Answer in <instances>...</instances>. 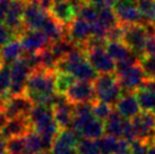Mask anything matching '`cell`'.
Listing matches in <instances>:
<instances>
[{
    "instance_id": "44",
    "label": "cell",
    "mask_w": 155,
    "mask_h": 154,
    "mask_svg": "<svg viewBox=\"0 0 155 154\" xmlns=\"http://www.w3.org/2000/svg\"><path fill=\"white\" fill-rule=\"evenodd\" d=\"M0 154H7L6 152H4V151H0Z\"/></svg>"
},
{
    "instance_id": "1",
    "label": "cell",
    "mask_w": 155,
    "mask_h": 154,
    "mask_svg": "<svg viewBox=\"0 0 155 154\" xmlns=\"http://www.w3.org/2000/svg\"><path fill=\"white\" fill-rule=\"evenodd\" d=\"M56 70L69 74L77 81L94 82L99 76L87 60L85 50L79 47L73 49L67 56L59 60Z\"/></svg>"
},
{
    "instance_id": "33",
    "label": "cell",
    "mask_w": 155,
    "mask_h": 154,
    "mask_svg": "<svg viewBox=\"0 0 155 154\" xmlns=\"http://www.w3.org/2000/svg\"><path fill=\"white\" fill-rule=\"evenodd\" d=\"M139 65L147 79H155V56L145 55L139 59Z\"/></svg>"
},
{
    "instance_id": "10",
    "label": "cell",
    "mask_w": 155,
    "mask_h": 154,
    "mask_svg": "<svg viewBox=\"0 0 155 154\" xmlns=\"http://www.w3.org/2000/svg\"><path fill=\"white\" fill-rule=\"evenodd\" d=\"M10 72H12V86L9 90L10 96L26 94V84L30 77L32 69L28 67L26 61L22 58L14 61L10 65Z\"/></svg>"
},
{
    "instance_id": "13",
    "label": "cell",
    "mask_w": 155,
    "mask_h": 154,
    "mask_svg": "<svg viewBox=\"0 0 155 154\" xmlns=\"http://www.w3.org/2000/svg\"><path fill=\"white\" fill-rule=\"evenodd\" d=\"M65 96L69 102L73 104L94 102L96 101L94 84H93V82L76 81L67 90Z\"/></svg>"
},
{
    "instance_id": "48",
    "label": "cell",
    "mask_w": 155,
    "mask_h": 154,
    "mask_svg": "<svg viewBox=\"0 0 155 154\" xmlns=\"http://www.w3.org/2000/svg\"><path fill=\"white\" fill-rule=\"evenodd\" d=\"M35 1H36V0H35Z\"/></svg>"
},
{
    "instance_id": "6",
    "label": "cell",
    "mask_w": 155,
    "mask_h": 154,
    "mask_svg": "<svg viewBox=\"0 0 155 154\" xmlns=\"http://www.w3.org/2000/svg\"><path fill=\"white\" fill-rule=\"evenodd\" d=\"M124 26L122 42L134 52V55L140 59L145 56V44L150 33L154 32L153 26L144 24H133Z\"/></svg>"
},
{
    "instance_id": "11",
    "label": "cell",
    "mask_w": 155,
    "mask_h": 154,
    "mask_svg": "<svg viewBox=\"0 0 155 154\" xmlns=\"http://www.w3.org/2000/svg\"><path fill=\"white\" fill-rule=\"evenodd\" d=\"M51 17L49 10L40 6L34 0H27L23 15V23L28 30H42L48 19Z\"/></svg>"
},
{
    "instance_id": "3",
    "label": "cell",
    "mask_w": 155,
    "mask_h": 154,
    "mask_svg": "<svg viewBox=\"0 0 155 154\" xmlns=\"http://www.w3.org/2000/svg\"><path fill=\"white\" fill-rule=\"evenodd\" d=\"M114 74L124 92L135 93L136 91L142 89L143 84L146 81V76L138 62L137 57L117 62Z\"/></svg>"
},
{
    "instance_id": "8",
    "label": "cell",
    "mask_w": 155,
    "mask_h": 154,
    "mask_svg": "<svg viewBox=\"0 0 155 154\" xmlns=\"http://www.w3.org/2000/svg\"><path fill=\"white\" fill-rule=\"evenodd\" d=\"M112 9L116 14L118 23L121 25L143 24L137 0H113Z\"/></svg>"
},
{
    "instance_id": "49",
    "label": "cell",
    "mask_w": 155,
    "mask_h": 154,
    "mask_svg": "<svg viewBox=\"0 0 155 154\" xmlns=\"http://www.w3.org/2000/svg\"><path fill=\"white\" fill-rule=\"evenodd\" d=\"M0 65H1V64H0Z\"/></svg>"
},
{
    "instance_id": "27",
    "label": "cell",
    "mask_w": 155,
    "mask_h": 154,
    "mask_svg": "<svg viewBox=\"0 0 155 154\" xmlns=\"http://www.w3.org/2000/svg\"><path fill=\"white\" fill-rule=\"evenodd\" d=\"M135 93H136L138 103L140 105V109H143V111L155 113V93L143 90V89H139Z\"/></svg>"
},
{
    "instance_id": "24",
    "label": "cell",
    "mask_w": 155,
    "mask_h": 154,
    "mask_svg": "<svg viewBox=\"0 0 155 154\" xmlns=\"http://www.w3.org/2000/svg\"><path fill=\"white\" fill-rule=\"evenodd\" d=\"M12 86V72L8 65H0V100L6 102L10 95L9 90Z\"/></svg>"
},
{
    "instance_id": "38",
    "label": "cell",
    "mask_w": 155,
    "mask_h": 154,
    "mask_svg": "<svg viewBox=\"0 0 155 154\" xmlns=\"http://www.w3.org/2000/svg\"><path fill=\"white\" fill-rule=\"evenodd\" d=\"M142 89L143 90H146V91H150V92L155 93V79H147L146 78L145 83L143 84Z\"/></svg>"
},
{
    "instance_id": "12",
    "label": "cell",
    "mask_w": 155,
    "mask_h": 154,
    "mask_svg": "<svg viewBox=\"0 0 155 154\" xmlns=\"http://www.w3.org/2000/svg\"><path fill=\"white\" fill-rule=\"evenodd\" d=\"M67 38L75 45L84 49L86 43L93 38V26L90 22L77 16L73 21V23L68 25Z\"/></svg>"
},
{
    "instance_id": "36",
    "label": "cell",
    "mask_w": 155,
    "mask_h": 154,
    "mask_svg": "<svg viewBox=\"0 0 155 154\" xmlns=\"http://www.w3.org/2000/svg\"><path fill=\"white\" fill-rule=\"evenodd\" d=\"M145 55L155 56V33H150L145 44Z\"/></svg>"
},
{
    "instance_id": "19",
    "label": "cell",
    "mask_w": 155,
    "mask_h": 154,
    "mask_svg": "<svg viewBox=\"0 0 155 154\" xmlns=\"http://www.w3.org/2000/svg\"><path fill=\"white\" fill-rule=\"evenodd\" d=\"M116 110L119 115H121L126 119L131 120L136 116L140 113V105L138 103L136 93L124 92V94L119 99V101L114 105Z\"/></svg>"
},
{
    "instance_id": "41",
    "label": "cell",
    "mask_w": 155,
    "mask_h": 154,
    "mask_svg": "<svg viewBox=\"0 0 155 154\" xmlns=\"http://www.w3.org/2000/svg\"><path fill=\"white\" fill-rule=\"evenodd\" d=\"M4 111V102L0 100V113Z\"/></svg>"
},
{
    "instance_id": "2",
    "label": "cell",
    "mask_w": 155,
    "mask_h": 154,
    "mask_svg": "<svg viewBox=\"0 0 155 154\" xmlns=\"http://www.w3.org/2000/svg\"><path fill=\"white\" fill-rule=\"evenodd\" d=\"M56 77V70L42 67L33 70L27 79L26 95L34 102V104H38L42 99L57 93Z\"/></svg>"
},
{
    "instance_id": "45",
    "label": "cell",
    "mask_w": 155,
    "mask_h": 154,
    "mask_svg": "<svg viewBox=\"0 0 155 154\" xmlns=\"http://www.w3.org/2000/svg\"><path fill=\"white\" fill-rule=\"evenodd\" d=\"M53 1H67V0H53Z\"/></svg>"
},
{
    "instance_id": "42",
    "label": "cell",
    "mask_w": 155,
    "mask_h": 154,
    "mask_svg": "<svg viewBox=\"0 0 155 154\" xmlns=\"http://www.w3.org/2000/svg\"><path fill=\"white\" fill-rule=\"evenodd\" d=\"M152 143H153V145H155V135H154V137H153V142H152Z\"/></svg>"
},
{
    "instance_id": "31",
    "label": "cell",
    "mask_w": 155,
    "mask_h": 154,
    "mask_svg": "<svg viewBox=\"0 0 155 154\" xmlns=\"http://www.w3.org/2000/svg\"><path fill=\"white\" fill-rule=\"evenodd\" d=\"M6 153L7 154H25V138L22 137H13L7 139L6 145Z\"/></svg>"
},
{
    "instance_id": "39",
    "label": "cell",
    "mask_w": 155,
    "mask_h": 154,
    "mask_svg": "<svg viewBox=\"0 0 155 154\" xmlns=\"http://www.w3.org/2000/svg\"><path fill=\"white\" fill-rule=\"evenodd\" d=\"M6 145H7V139L0 134V151L6 152Z\"/></svg>"
},
{
    "instance_id": "21",
    "label": "cell",
    "mask_w": 155,
    "mask_h": 154,
    "mask_svg": "<svg viewBox=\"0 0 155 154\" xmlns=\"http://www.w3.org/2000/svg\"><path fill=\"white\" fill-rule=\"evenodd\" d=\"M24 49H23L21 40L14 38L2 48H0V64L12 65L14 61L22 58Z\"/></svg>"
},
{
    "instance_id": "40",
    "label": "cell",
    "mask_w": 155,
    "mask_h": 154,
    "mask_svg": "<svg viewBox=\"0 0 155 154\" xmlns=\"http://www.w3.org/2000/svg\"><path fill=\"white\" fill-rule=\"evenodd\" d=\"M148 154H155V145H151V146H150Z\"/></svg>"
},
{
    "instance_id": "9",
    "label": "cell",
    "mask_w": 155,
    "mask_h": 154,
    "mask_svg": "<svg viewBox=\"0 0 155 154\" xmlns=\"http://www.w3.org/2000/svg\"><path fill=\"white\" fill-rule=\"evenodd\" d=\"M84 0H67V1H53L49 13L57 22L64 26H68L78 16V10Z\"/></svg>"
},
{
    "instance_id": "29",
    "label": "cell",
    "mask_w": 155,
    "mask_h": 154,
    "mask_svg": "<svg viewBox=\"0 0 155 154\" xmlns=\"http://www.w3.org/2000/svg\"><path fill=\"white\" fill-rule=\"evenodd\" d=\"M57 72V70H56ZM77 79H75L71 75L67 73H62V72H57L56 77V91L59 94H64L67 92L70 86L73 85Z\"/></svg>"
},
{
    "instance_id": "16",
    "label": "cell",
    "mask_w": 155,
    "mask_h": 154,
    "mask_svg": "<svg viewBox=\"0 0 155 154\" xmlns=\"http://www.w3.org/2000/svg\"><path fill=\"white\" fill-rule=\"evenodd\" d=\"M79 142V135L71 128L64 129L58 134L50 152L48 154H75Z\"/></svg>"
},
{
    "instance_id": "23",
    "label": "cell",
    "mask_w": 155,
    "mask_h": 154,
    "mask_svg": "<svg viewBox=\"0 0 155 154\" xmlns=\"http://www.w3.org/2000/svg\"><path fill=\"white\" fill-rule=\"evenodd\" d=\"M105 49L116 62H121L136 57L134 55V52L122 41H107Z\"/></svg>"
},
{
    "instance_id": "47",
    "label": "cell",
    "mask_w": 155,
    "mask_h": 154,
    "mask_svg": "<svg viewBox=\"0 0 155 154\" xmlns=\"http://www.w3.org/2000/svg\"><path fill=\"white\" fill-rule=\"evenodd\" d=\"M75 154H77V153H75Z\"/></svg>"
},
{
    "instance_id": "37",
    "label": "cell",
    "mask_w": 155,
    "mask_h": 154,
    "mask_svg": "<svg viewBox=\"0 0 155 154\" xmlns=\"http://www.w3.org/2000/svg\"><path fill=\"white\" fill-rule=\"evenodd\" d=\"M114 154H130V143L126 139L120 138L118 143V147Z\"/></svg>"
},
{
    "instance_id": "30",
    "label": "cell",
    "mask_w": 155,
    "mask_h": 154,
    "mask_svg": "<svg viewBox=\"0 0 155 154\" xmlns=\"http://www.w3.org/2000/svg\"><path fill=\"white\" fill-rule=\"evenodd\" d=\"M92 111H93L94 117H96L101 121H105L113 112V107L96 100L92 103Z\"/></svg>"
},
{
    "instance_id": "32",
    "label": "cell",
    "mask_w": 155,
    "mask_h": 154,
    "mask_svg": "<svg viewBox=\"0 0 155 154\" xmlns=\"http://www.w3.org/2000/svg\"><path fill=\"white\" fill-rule=\"evenodd\" d=\"M77 154H101L95 139L82 138L79 139L76 147Z\"/></svg>"
},
{
    "instance_id": "25",
    "label": "cell",
    "mask_w": 155,
    "mask_h": 154,
    "mask_svg": "<svg viewBox=\"0 0 155 154\" xmlns=\"http://www.w3.org/2000/svg\"><path fill=\"white\" fill-rule=\"evenodd\" d=\"M144 25L155 26V0H137Z\"/></svg>"
},
{
    "instance_id": "28",
    "label": "cell",
    "mask_w": 155,
    "mask_h": 154,
    "mask_svg": "<svg viewBox=\"0 0 155 154\" xmlns=\"http://www.w3.org/2000/svg\"><path fill=\"white\" fill-rule=\"evenodd\" d=\"M120 138H116L110 135H103L100 137L99 139H96V144L99 147V151L101 154H114L118 147Z\"/></svg>"
},
{
    "instance_id": "26",
    "label": "cell",
    "mask_w": 155,
    "mask_h": 154,
    "mask_svg": "<svg viewBox=\"0 0 155 154\" xmlns=\"http://www.w3.org/2000/svg\"><path fill=\"white\" fill-rule=\"evenodd\" d=\"M25 154H36L40 152H43L42 147V138L35 130L31 129L25 136Z\"/></svg>"
},
{
    "instance_id": "34",
    "label": "cell",
    "mask_w": 155,
    "mask_h": 154,
    "mask_svg": "<svg viewBox=\"0 0 155 154\" xmlns=\"http://www.w3.org/2000/svg\"><path fill=\"white\" fill-rule=\"evenodd\" d=\"M14 38H17V35L15 34L5 23L0 22V48H2L5 44H7Z\"/></svg>"
},
{
    "instance_id": "7",
    "label": "cell",
    "mask_w": 155,
    "mask_h": 154,
    "mask_svg": "<svg viewBox=\"0 0 155 154\" xmlns=\"http://www.w3.org/2000/svg\"><path fill=\"white\" fill-rule=\"evenodd\" d=\"M71 129L83 138L96 141L104 135V122L94 117L93 112L85 115H74Z\"/></svg>"
},
{
    "instance_id": "18",
    "label": "cell",
    "mask_w": 155,
    "mask_h": 154,
    "mask_svg": "<svg viewBox=\"0 0 155 154\" xmlns=\"http://www.w3.org/2000/svg\"><path fill=\"white\" fill-rule=\"evenodd\" d=\"M52 111L60 130L71 128L74 120V104L69 102L65 95H62L60 100L52 107Z\"/></svg>"
},
{
    "instance_id": "20",
    "label": "cell",
    "mask_w": 155,
    "mask_h": 154,
    "mask_svg": "<svg viewBox=\"0 0 155 154\" xmlns=\"http://www.w3.org/2000/svg\"><path fill=\"white\" fill-rule=\"evenodd\" d=\"M32 129L28 117H16L8 119L7 124L5 126L0 134L6 138H13V137H22Z\"/></svg>"
},
{
    "instance_id": "4",
    "label": "cell",
    "mask_w": 155,
    "mask_h": 154,
    "mask_svg": "<svg viewBox=\"0 0 155 154\" xmlns=\"http://www.w3.org/2000/svg\"><path fill=\"white\" fill-rule=\"evenodd\" d=\"M107 40L91 38L84 47L87 60L97 74H112L116 72L117 64L105 49Z\"/></svg>"
},
{
    "instance_id": "15",
    "label": "cell",
    "mask_w": 155,
    "mask_h": 154,
    "mask_svg": "<svg viewBox=\"0 0 155 154\" xmlns=\"http://www.w3.org/2000/svg\"><path fill=\"white\" fill-rule=\"evenodd\" d=\"M34 105V102L26 94L16 95V96H10L4 103L2 112L8 119L16 117H28Z\"/></svg>"
},
{
    "instance_id": "43",
    "label": "cell",
    "mask_w": 155,
    "mask_h": 154,
    "mask_svg": "<svg viewBox=\"0 0 155 154\" xmlns=\"http://www.w3.org/2000/svg\"><path fill=\"white\" fill-rule=\"evenodd\" d=\"M36 154H48L47 152H40V153H36Z\"/></svg>"
},
{
    "instance_id": "5",
    "label": "cell",
    "mask_w": 155,
    "mask_h": 154,
    "mask_svg": "<svg viewBox=\"0 0 155 154\" xmlns=\"http://www.w3.org/2000/svg\"><path fill=\"white\" fill-rule=\"evenodd\" d=\"M94 89L96 100L114 107L119 99L122 96L124 91L118 83L117 76L112 74H100L94 81Z\"/></svg>"
},
{
    "instance_id": "14",
    "label": "cell",
    "mask_w": 155,
    "mask_h": 154,
    "mask_svg": "<svg viewBox=\"0 0 155 154\" xmlns=\"http://www.w3.org/2000/svg\"><path fill=\"white\" fill-rule=\"evenodd\" d=\"M19 40L22 42L24 52L26 53H39L43 49L51 44L50 38L41 30H28L26 28L23 32Z\"/></svg>"
},
{
    "instance_id": "22",
    "label": "cell",
    "mask_w": 155,
    "mask_h": 154,
    "mask_svg": "<svg viewBox=\"0 0 155 154\" xmlns=\"http://www.w3.org/2000/svg\"><path fill=\"white\" fill-rule=\"evenodd\" d=\"M127 120L128 119L124 118L116 110H113L111 116L104 121V134L116 138H122Z\"/></svg>"
},
{
    "instance_id": "35",
    "label": "cell",
    "mask_w": 155,
    "mask_h": 154,
    "mask_svg": "<svg viewBox=\"0 0 155 154\" xmlns=\"http://www.w3.org/2000/svg\"><path fill=\"white\" fill-rule=\"evenodd\" d=\"M150 146H151L150 143L135 139L130 143V154H148Z\"/></svg>"
},
{
    "instance_id": "46",
    "label": "cell",
    "mask_w": 155,
    "mask_h": 154,
    "mask_svg": "<svg viewBox=\"0 0 155 154\" xmlns=\"http://www.w3.org/2000/svg\"><path fill=\"white\" fill-rule=\"evenodd\" d=\"M86 1H88V0H86Z\"/></svg>"
},
{
    "instance_id": "17",
    "label": "cell",
    "mask_w": 155,
    "mask_h": 154,
    "mask_svg": "<svg viewBox=\"0 0 155 154\" xmlns=\"http://www.w3.org/2000/svg\"><path fill=\"white\" fill-rule=\"evenodd\" d=\"M27 0H12V4L4 23L13 31L17 36H21L23 32L26 30L23 23V15Z\"/></svg>"
}]
</instances>
